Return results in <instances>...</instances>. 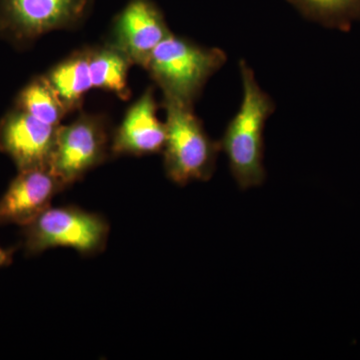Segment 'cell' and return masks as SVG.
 Instances as JSON below:
<instances>
[{
	"label": "cell",
	"mask_w": 360,
	"mask_h": 360,
	"mask_svg": "<svg viewBox=\"0 0 360 360\" xmlns=\"http://www.w3.org/2000/svg\"><path fill=\"white\" fill-rule=\"evenodd\" d=\"M243 98L236 115L227 124L220 148L226 155L229 169L239 188L262 186L266 179L264 167V129L276 110L271 97L262 89L250 66L239 63Z\"/></svg>",
	"instance_id": "cell-1"
},
{
	"label": "cell",
	"mask_w": 360,
	"mask_h": 360,
	"mask_svg": "<svg viewBox=\"0 0 360 360\" xmlns=\"http://www.w3.org/2000/svg\"><path fill=\"white\" fill-rule=\"evenodd\" d=\"M226 53L170 33L158 44L146 70L163 101L193 108L210 78L226 63Z\"/></svg>",
	"instance_id": "cell-2"
},
{
	"label": "cell",
	"mask_w": 360,
	"mask_h": 360,
	"mask_svg": "<svg viewBox=\"0 0 360 360\" xmlns=\"http://www.w3.org/2000/svg\"><path fill=\"white\" fill-rule=\"evenodd\" d=\"M167 111V141L163 167L167 179L180 186L193 181H207L217 168L221 148L208 135L193 108L163 101Z\"/></svg>",
	"instance_id": "cell-3"
},
{
	"label": "cell",
	"mask_w": 360,
	"mask_h": 360,
	"mask_svg": "<svg viewBox=\"0 0 360 360\" xmlns=\"http://www.w3.org/2000/svg\"><path fill=\"white\" fill-rule=\"evenodd\" d=\"M22 229V246L27 255L54 248L96 255L105 250L110 236V224L104 217L77 206H51Z\"/></svg>",
	"instance_id": "cell-4"
},
{
	"label": "cell",
	"mask_w": 360,
	"mask_h": 360,
	"mask_svg": "<svg viewBox=\"0 0 360 360\" xmlns=\"http://www.w3.org/2000/svg\"><path fill=\"white\" fill-rule=\"evenodd\" d=\"M111 139L105 115L82 113L70 124L59 125L49 168L66 188L112 156Z\"/></svg>",
	"instance_id": "cell-5"
},
{
	"label": "cell",
	"mask_w": 360,
	"mask_h": 360,
	"mask_svg": "<svg viewBox=\"0 0 360 360\" xmlns=\"http://www.w3.org/2000/svg\"><path fill=\"white\" fill-rule=\"evenodd\" d=\"M94 0H0V37L25 47L56 30H72L89 15Z\"/></svg>",
	"instance_id": "cell-6"
},
{
	"label": "cell",
	"mask_w": 360,
	"mask_h": 360,
	"mask_svg": "<svg viewBox=\"0 0 360 360\" xmlns=\"http://www.w3.org/2000/svg\"><path fill=\"white\" fill-rule=\"evenodd\" d=\"M172 32L153 0H129L113 20L111 39L132 65L146 70L158 44Z\"/></svg>",
	"instance_id": "cell-7"
},
{
	"label": "cell",
	"mask_w": 360,
	"mask_h": 360,
	"mask_svg": "<svg viewBox=\"0 0 360 360\" xmlns=\"http://www.w3.org/2000/svg\"><path fill=\"white\" fill-rule=\"evenodd\" d=\"M58 130V127L14 108L0 120V151L13 160L18 170L49 167Z\"/></svg>",
	"instance_id": "cell-8"
},
{
	"label": "cell",
	"mask_w": 360,
	"mask_h": 360,
	"mask_svg": "<svg viewBox=\"0 0 360 360\" xmlns=\"http://www.w3.org/2000/svg\"><path fill=\"white\" fill-rule=\"evenodd\" d=\"M63 189L49 167L18 170L0 198V225L30 224L51 207L54 196Z\"/></svg>",
	"instance_id": "cell-9"
},
{
	"label": "cell",
	"mask_w": 360,
	"mask_h": 360,
	"mask_svg": "<svg viewBox=\"0 0 360 360\" xmlns=\"http://www.w3.org/2000/svg\"><path fill=\"white\" fill-rule=\"evenodd\" d=\"M155 87L149 86L112 131L111 155L143 156L162 153L167 125L158 117Z\"/></svg>",
	"instance_id": "cell-10"
},
{
	"label": "cell",
	"mask_w": 360,
	"mask_h": 360,
	"mask_svg": "<svg viewBox=\"0 0 360 360\" xmlns=\"http://www.w3.org/2000/svg\"><path fill=\"white\" fill-rule=\"evenodd\" d=\"M90 47L73 52L45 75L68 111L79 110L92 86L89 68Z\"/></svg>",
	"instance_id": "cell-11"
},
{
	"label": "cell",
	"mask_w": 360,
	"mask_h": 360,
	"mask_svg": "<svg viewBox=\"0 0 360 360\" xmlns=\"http://www.w3.org/2000/svg\"><path fill=\"white\" fill-rule=\"evenodd\" d=\"M131 61L110 44L90 47L89 68L94 89L113 92L127 101L131 91L129 86V72Z\"/></svg>",
	"instance_id": "cell-12"
},
{
	"label": "cell",
	"mask_w": 360,
	"mask_h": 360,
	"mask_svg": "<svg viewBox=\"0 0 360 360\" xmlns=\"http://www.w3.org/2000/svg\"><path fill=\"white\" fill-rule=\"evenodd\" d=\"M15 108L52 127H59L70 113L45 75L33 78L21 89Z\"/></svg>",
	"instance_id": "cell-13"
},
{
	"label": "cell",
	"mask_w": 360,
	"mask_h": 360,
	"mask_svg": "<svg viewBox=\"0 0 360 360\" xmlns=\"http://www.w3.org/2000/svg\"><path fill=\"white\" fill-rule=\"evenodd\" d=\"M309 20L328 27L349 30L360 20V0H288Z\"/></svg>",
	"instance_id": "cell-14"
},
{
	"label": "cell",
	"mask_w": 360,
	"mask_h": 360,
	"mask_svg": "<svg viewBox=\"0 0 360 360\" xmlns=\"http://www.w3.org/2000/svg\"><path fill=\"white\" fill-rule=\"evenodd\" d=\"M13 248H2L0 246V267L9 266L13 262Z\"/></svg>",
	"instance_id": "cell-15"
}]
</instances>
